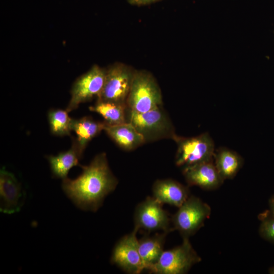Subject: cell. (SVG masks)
<instances>
[{
	"mask_svg": "<svg viewBox=\"0 0 274 274\" xmlns=\"http://www.w3.org/2000/svg\"><path fill=\"white\" fill-rule=\"evenodd\" d=\"M81 174L75 179L62 180L61 187L66 196L79 209L96 212L105 197L118 183L112 173L104 152L96 155Z\"/></svg>",
	"mask_w": 274,
	"mask_h": 274,
	"instance_id": "1",
	"label": "cell"
},
{
	"mask_svg": "<svg viewBox=\"0 0 274 274\" xmlns=\"http://www.w3.org/2000/svg\"><path fill=\"white\" fill-rule=\"evenodd\" d=\"M214 162L219 174L224 180L233 179L243 166L244 160L236 152L226 147L215 151Z\"/></svg>",
	"mask_w": 274,
	"mask_h": 274,
	"instance_id": "16",
	"label": "cell"
},
{
	"mask_svg": "<svg viewBox=\"0 0 274 274\" xmlns=\"http://www.w3.org/2000/svg\"><path fill=\"white\" fill-rule=\"evenodd\" d=\"M128 120L146 143L164 139L174 140L177 135L172 121L162 107L145 113L130 111Z\"/></svg>",
	"mask_w": 274,
	"mask_h": 274,
	"instance_id": "3",
	"label": "cell"
},
{
	"mask_svg": "<svg viewBox=\"0 0 274 274\" xmlns=\"http://www.w3.org/2000/svg\"><path fill=\"white\" fill-rule=\"evenodd\" d=\"M269 213L274 217V195H272L268 200Z\"/></svg>",
	"mask_w": 274,
	"mask_h": 274,
	"instance_id": "23",
	"label": "cell"
},
{
	"mask_svg": "<svg viewBox=\"0 0 274 274\" xmlns=\"http://www.w3.org/2000/svg\"><path fill=\"white\" fill-rule=\"evenodd\" d=\"M172 216L173 230H177L183 238H189L201 227L211 213V207L199 198L189 196Z\"/></svg>",
	"mask_w": 274,
	"mask_h": 274,
	"instance_id": "5",
	"label": "cell"
},
{
	"mask_svg": "<svg viewBox=\"0 0 274 274\" xmlns=\"http://www.w3.org/2000/svg\"><path fill=\"white\" fill-rule=\"evenodd\" d=\"M106 70L97 65L84 74L74 83L71 98L66 110L69 113L78 108L81 103L88 101L100 94L105 82Z\"/></svg>",
	"mask_w": 274,
	"mask_h": 274,
	"instance_id": "8",
	"label": "cell"
},
{
	"mask_svg": "<svg viewBox=\"0 0 274 274\" xmlns=\"http://www.w3.org/2000/svg\"><path fill=\"white\" fill-rule=\"evenodd\" d=\"M177 144L175 162L183 168L214 159L215 144L208 132L186 138L177 135L173 140Z\"/></svg>",
	"mask_w": 274,
	"mask_h": 274,
	"instance_id": "4",
	"label": "cell"
},
{
	"mask_svg": "<svg viewBox=\"0 0 274 274\" xmlns=\"http://www.w3.org/2000/svg\"><path fill=\"white\" fill-rule=\"evenodd\" d=\"M167 233L146 237L139 241V253L145 266L148 270L159 260L163 252L165 236Z\"/></svg>",
	"mask_w": 274,
	"mask_h": 274,
	"instance_id": "18",
	"label": "cell"
},
{
	"mask_svg": "<svg viewBox=\"0 0 274 274\" xmlns=\"http://www.w3.org/2000/svg\"><path fill=\"white\" fill-rule=\"evenodd\" d=\"M162 204L153 197H149L140 203L134 213V228L138 231L161 230L166 233L173 230L170 225L171 219Z\"/></svg>",
	"mask_w": 274,
	"mask_h": 274,
	"instance_id": "9",
	"label": "cell"
},
{
	"mask_svg": "<svg viewBox=\"0 0 274 274\" xmlns=\"http://www.w3.org/2000/svg\"><path fill=\"white\" fill-rule=\"evenodd\" d=\"M259 233L264 239L274 243V217L268 212L260 215Z\"/></svg>",
	"mask_w": 274,
	"mask_h": 274,
	"instance_id": "21",
	"label": "cell"
},
{
	"mask_svg": "<svg viewBox=\"0 0 274 274\" xmlns=\"http://www.w3.org/2000/svg\"><path fill=\"white\" fill-rule=\"evenodd\" d=\"M104 130L120 148L126 151L134 150L146 143L143 135L129 122L116 125H106Z\"/></svg>",
	"mask_w": 274,
	"mask_h": 274,
	"instance_id": "14",
	"label": "cell"
},
{
	"mask_svg": "<svg viewBox=\"0 0 274 274\" xmlns=\"http://www.w3.org/2000/svg\"><path fill=\"white\" fill-rule=\"evenodd\" d=\"M201 260L189 238H184L181 245L163 251L157 262L148 270L156 274H183Z\"/></svg>",
	"mask_w": 274,
	"mask_h": 274,
	"instance_id": "6",
	"label": "cell"
},
{
	"mask_svg": "<svg viewBox=\"0 0 274 274\" xmlns=\"http://www.w3.org/2000/svg\"><path fill=\"white\" fill-rule=\"evenodd\" d=\"M106 125L105 121H96L88 116L73 119L72 130L76 133V141L83 152L88 143L104 130Z\"/></svg>",
	"mask_w": 274,
	"mask_h": 274,
	"instance_id": "17",
	"label": "cell"
},
{
	"mask_svg": "<svg viewBox=\"0 0 274 274\" xmlns=\"http://www.w3.org/2000/svg\"><path fill=\"white\" fill-rule=\"evenodd\" d=\"M160 0H127L128 3L132 5L143 6L150 4Z\"/></svg>",
	"mask_w": 274,
	"mask_h": 274,
	"instance_id": "22",
	"label": "cell"
},
{
	"mask_svg": "<svg viewBox=\"0 0 274 274\" xmlns=\"http://www.w3.org/2000/svg\"><path fill=\"white\" fill-rule=\"evenodd\" d=\"M65 110L52 109L48 114L51 132L57 136L70 135L72 130L73 119Z\"/></svg>",
	"mask_w": 274,
	"mask_h": 274,
	"instance_id": "20",
	"label": "cell"
},
{
	"mask_svg": "<svg viewBox=\"0 0 274 274\" xmlns=\"http://www.w3.org/2000/svg\"><path fill=\"white\" fill-rule=\"evenodd\" d=\"M135 71L122 63L110 66L106 70L105 84L97 100L126 105Z\"/></svg>",
	"mask_w": 274,
	"mask_h": 274,
	"instance_id": "7",
	"label": "cell"
},
{
	"mask_svg": "<svg viewBox=\"0 0 274 274\" xmlns=\"http://www.w3.org/2000/svg\"><path fill=\"white\" fill-rule=\"evenodd\" d=\"M83 152L80 150L76 139H73L71 148L56 156L47 157L53 175L62 180L67 178L69 170L79 164Z\"/></svg>",
	"mask_w": 274,
	"mask_h": 274,
	"instance_id": "15",
	"label": "cell"
},
{
	"mask_svg": "<svg viewBox=\"0 0 274 274\" xmlns=\"http://www.w3.org/2000/svg\"><path fill=\"white\" fill-rule=\"evenodd\" d=\"M138 230L134 228L115 245L111 261L124 271L132 274L140 273L145 268L139 250V241L136 237Z\"/></svg>",
	"mask_w": 274,
	"mask_h": 274,
	"instance_id": "10",
	"label": "cell"
},
{
	"mask_svg": "<svg viewBox=\"0 0 274 274\" xmlns=\"http://www.w3.org/2000/svg\"><path fill=\"white\" fill-rule=\"evenodd\" d=\"M183 174L190 186H196L205 190H214L223 183L215 165L214 159L183 168Z\"/></svg>",
	"mask_w": 274,
	"mask_h": 274,
	"instance_id": "12",
	"label": "cell"
},
{
	"mask_svg": "<svg viewBox=\"0 0 274 274\" xmlns=\"http://www.w3.org/2000/svg\"><path fill=\"white\" fill-rule=\"evenodd\" d=\"M126 108L125 105L99 100H97L94 106L89 108L91 111L101 115L108 125H116L126 122Z\"/></svg>",
	"mask_w": 274,
	"mask_h": 274,
	"instance_id": "19",
	"label": "cell"
},
{
	"mask_svg": "<svg viewBox=\"0 0 274 274\" xmlns=\"http://www.w3.org/2000/svg\"><path fill=\"white\" fill-rule=\"evenodd\" d=\"M24 197L21 185L15 176L3 168L0 172L1 212L7 214L19 212Z\"/></svg>",
	"mask_w": 274,
	"mask_h": 274,
	"instance_id": "11",
	"label": "cell"
},
{
	"mask_svg": "<svg viewBox=\"0 0 274 274\" xmlns=\"http://www.w3.org/2000/svg\"><path fill=\"white\" fill-rule=\"evenodd\" d=\"M161 91L156 80L149 72L135 71L126 100L129 111L145 113L162 107Z\"/></svg>",
	"mask_w": 274,
	"mask_h": 274,
	"instance_id": "2",
	"label": "cell"
},
{
	"mask_svg": "<svg viewBox=\"0 0 274 274\" xmlns=\"http://www.w3.org/2000/svg\"><path fill=\"white\" fill-rule=\"evenodd\" d=\"M269 273L274 274V266L269 268Z\"/></svg>",
	"mask_w": 274,
	"mask_h": 274,
	"instance_id": "24",
	"label": "cell"
},
{
	"mask_svg": "<svg viewBox=\"0 0 274 274\" xmlns=\"http://www.w3.org/2000/svg\"><path fill=\"white\" fill-rule=\"evenodd\" d=\"M153 197L161 204L180 207L189 197L187 187L172 180L156 181L152 187Z\"/></svg>",
	"mask_w": 274,
	"mask_h": 274,
	"instance_id": "13",
	"label": "cell"
}]
</instances>
